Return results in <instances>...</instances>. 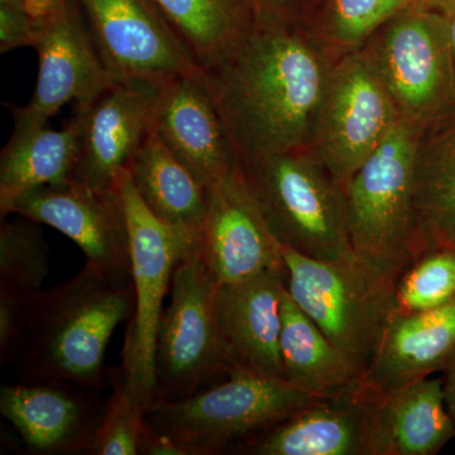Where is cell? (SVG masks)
<instances>
[{"instance_id":"cell-1","label":"cell","mask_w":455,"mask_h":455,"mask_svg":"<svg viewBox=\"0 0 455 455\" xmlns=\"http://www.w3.org/2000/svg\"><path fill=\"white\" fill-rule=\"evenodd\" d=\"M335 61L301 20L259 16L204 71L239 163L310 148Z\"/></svg>"},{"instance_id":"cell-2","label":"cell","mask_w":455,"mask_h":455,"mask_svg":"<svg viewBox=\"0 0 455 455\" xmlns=\"http://www.w3.org/2000/svg\"><path fill=\"white\" fill-rule=\"evenodd\" d=\"M136 307L132 280H118L85 263L68 283L29 301L16 362L25 382H66L97 390L107 379L110 338Z\"/></svg>"},{"instance_id":"cell-3","label":"cell","mask_w":455,"mask_h":455,"mask_svg":"<svg viewBox=\"0 0 455 455\" xmlns=\"http://www.w3.org/2000/svg\"><path fill=\"white\" fill-rule=\"evenodd\" d=\"M424 133L398 122L341 185L358 265L391 293L403 271L425 251L415 204L416 157Z\"/></svg>"},{"instance_id":"cell-4","label":"cell","mask_w":455,"mask_h":455,"mask_svg":"<svg viewBox=\"0 0 455 455\" xmlns=\"http://www.w3.org/2000/svg\"><path fill=\"white\" fill-rule=\"evenodd\" d=\"M317 397L283 379L230 372L191 396L149 405L146 421L152 435L151 454L226 453Z\"/></svg>"},{"instance_id":"cell-5","label":"cell","mask_w":455,"mask_h":455,"mask_svg":"<svg viewBox=\"0 0 455 455\" xmlns=\"http://www.w3.org/2000/svg\"><path fill=\"white\" fill-rule=\"evenodd\" d=\"M239 164L281 244L311 259L358 263L350 243L343 188L310 148Z\"/></svg>"},{"instance_id":"cell-6","label":"cell","mask_w":455,"mask_h":455,"mask_svg":"<svg viewBox=\"0 0 455 455\" xmlns=\"http://www.w3.org/2000/svg\"><path fill=\"white\" fill-rule=\"evenodd\" d=\"M363 47L401 121L427 132L455 116V59L444 14L405 9Z\"/></svg>"},{"instance_id":"cell-7","label":"cell","mask_w":455,"mask_h":455,"mask_svg":"<svg viewBox=\"0 0 455 455\" xmlns=\"http://www.w3.org/2000/svg\"><path fill=\"white\" fill-rule=\"evenodd\" d=\"M217 284L204 260L199 236L176 265L170 302L158 324L154 401L191 396L229 374L215 322Z\"/></svg>"},{"instance_id":"cell-8","label":"cell","mask_w":455,"mask_h":455,"mask_svg":"<svg viewBox=\"0 0 455 455\" xmlns=\"http://www.w3.org/2000/svg\"><path fill=\"white\" fill-rule=\"evenodd\" d=\"M281 253L292 301L366 374L394 311L392 293L358 263L311 259L283 244Z\"/></svg>"},{"instance_id":"cell-9","label":"cell","mask_w":455,"mask_h":455,"mask_svg":"<svg viewBox=\"0 0 455 455\" xmlns=\"http://www.w3.org/2000/svg\"><path fill=\"white\" fill-rule=\"evenodd\" d=\"M400 121L390 92L362 47L335 61L310 149L343 185Z\"/></svg>"},{"instance_id":"cell-10","label":"cell","mask_w":455,"mask_h":455,"mask_svg":"<svg viewBox=\"0 0 455 455\" xmlns=\"http://www.w3.org/2000/svg\"><path fill=\"white\" fill-rule=\"evenodd\" d=\"M116 185L130 229L131 275L136 293L122 366L154 401L156 335L164 301L170 293L176 265L200 233L179 229L157 220L140 199L127 170L122 171Z\"/></svg>"},{"instance_id":"cell-11","label":"cell","mask_w":455,"mask_h":455,"mask_svg":"<svg viewBox=\"0 0 455 455\" xmlns=\"http://www.w3.org/2000/svg\"><path fill=\"white\" fill-rule=\"evenodd\" d=\"M92 41L116 82L164 85L203 71L151 0H79Z\"/></svg>"},{"instance_id":"cell-12","label":"cell","mask_w":455,"mask_h":455,"mask_svg":"<svg viewBox=\"0 0 455 455\" xmlns=\"http://www.w3.org/2000/svg\"><path fill=\"white\" fill-rule=\"evenodd\" d=\"M11 214L59 230L101 274L132 280L130 229L118 185L92 188L71 179L35 188L14 204Z\"/></svg>"},{"instance_id":"cell-13","label":"cell","mask_w":455,"mask_h":455,"mask_svg":"<svg viewBox=\"0 0 455 455\" xmlns=\"http://www.w3.org/2000/svg\"><path fill=\"white\" fill-rule=\"evenodd\" d=\"M33 32L37 83L29 103L12 110L14 131L47 125L65 104L89 100L116 82L99 56L79 0H68L52 20Z\"/></svg>"},{"instance_id":"cell-14","label":"cell","mask_w":455,"mask_h":455,"mask_svg":"<svg viewBox=\"0 0 455 455\" xmlns=\"http://www.w3.org/2000/svg\"><path fill=\"white\" fill-rule=\"evenodd\" d=\"M160 88L143 80H121L75 106L80 154L71 179L92 188L116 187L151 133Z\"/></svg>"},{"instance_id":"cell-15","label":"cell","mask_w":455,"mask_h":455,"mask_svg":"<svg viewBox=\"0 0 455 455\" xmlns=\"http://www.w3.org/2000/svg\"><path fill=\"white\" fill-rule=\"evenodd\" d=\"M200 248L218 284L286 271L281 243L254 199L241 164L209 188Z\"/></svg>"},{"instance_id":"cell-16","label":"cell","mask_w":455,"mask_h":455,"mask_svg":"<svg viewBox=\"0 0 455 455\" xmlns=\"http://www.w3.org/2000/svg\"><path fill=\"white\" fill-rule=\"evenodd\" d=\"M66 382L2 386L0 412L32 454H90L108 400Z\"/></svg>"},{"instance_id":"cell-17","label":"cell","mask_w":455,"mask_h":455,"mask_svg":"<svg viewBox=\"0 0 455 455\" xmlns=\"http://www.w3.org/2000/svg\"><path fill=\"white\" fill-rule=\"evenodd\" d=\"M152 128L209 188L239 167L204 71L161 85Z\"/></svg>"},{"instance_id":"cell-18","label":"cell","mask_w":455,"mask_h":455,"mask_svg":"<svg viewBox=\"0 0 455 455\" xmlns=\"http://www.w3.org/2000/svg\"><path fill=\"white\" fill-rule=\"evenodd\" d=\"M284 290L286 271L217 284L215 322L229 373L239 371L283 379L280 338Z\"/></svg>"},{"instance_id":"cell-19","label":"cell","mask_w":455,"mask_h":455,"mask_svg":"<svg viewBox=\"0 0 455 455\" xmlns=\"http://www.w3.org/2000/svg\"><path fill=\"white\" fill-rule=\"evenodd\" d=\"M376 392L362 381L320 396L243 444L252 455H370L371 411Z\"/></svg>"},{"instance_id":"cell-20","label":"cell","mask_w":455,"mask_h":455,"mask_svg":"<svg viewBox=\"0 0 455 455\" xmlns=\"http://www.w3.org/2000/svg\"><path fill=\"white\" fill-rule=\"evenodd\" d=\"M455 353V299L435 309L392 314L363 382L390 394L442 372Z\"/></svg>"},{"instance_id":"cell-21","label":"cell","mask_w":455,"mask_h":455,"mask_svg":"<svg viewBox=\"0 0 455 455\" xmlns=\"http://www.w3.org/2000/svg\"><path fill=\"white\" fill-rule=\"evenodd\" d=\"M455 438L442 379L427 377L377 394L370 419V455H435Z\"/></svg>"},{"instance_id":"cell-22","label":"cell","mask_w":455,"mask_h":455,"mask_svg":"<svg viewBox=\"0 0 455 455\" xmlns=\"http://www.w3.org/2000/svg\"><path fill=\"white\" fill-rule=\"evenodd\" d=\"M79 154L80 123L75 116L62 130L42 125L28 131H13L0 155L2 220L29 191L70 181Z\"/></svg>"},{"instance_id":"cell-23","label":"cell","mask_w":455,"mask_h":455,"mask_svg":"<svg viewBox=\"0 0 455 455\" xmlns=\"http://www.w3.org/2000/svg\"><path fill=\"white\" fill-rule=\"evenodd\" d=\"M127 171L140 199L157 220L188 232H202L209 188L164 145L154 128Z\"/></svg>"},{"instance_id":"cell-24","label":"cell","mask_w":455,"mask_h":455,"mask_svg":"<svg viewBox=\"0 0 455 455\" xmlns=\"http://www.w3.org/2000/svg\"><path fill=\"white\" fill-rule=\"evenodd\" d=\"M280 353L284 381L316 396L349 390L364 379L358 364L299 309L287 289L283 293Z\"/></svg>"},{"instance_id":"cell-25","label":"cell","mask_w":455,"mask_h":455,"mask_svg":"<svg viewBox=\"0 0 455 455\" xmlns=\"http://www.w3.org/2000/svg\"><path fill=\"white\" fill-rule=\"evenodd\" d=\"M203 71L214 68L257 20L252 0H151Z\"/></svg>"},{"instance_id":"cell-26","label":"cell","mask_w":455,"mask_h":455,"mask_svg":"<svg viewBox=\"0 0 455 455\" xmlns=\"http://www.w3.org/2000/svg\"><path fill=\"white\" fill-rule=\"evenodd\" d=\"M415 204L425 250L455 247V116L421 137Z\"/></svg>"},{"instance_id":"cell-27","label":"cell","mask_w":455,"mask_h":455,"mask_svg":"<svg viewBox=\"0 0 455 455\" xmlns=\"http://www.w3.org/2000/svg\"><path fill=\"white\" fill-rule=\"evenodd\" d=\"M415 0H325L319 17L304 25L335 60L362 49L392 17Z\"/></svg>"},{"instance_id":"cell-28","label":"cell","mask_w":455,"mask_h":455,"mask_svg":"<svg viewBox=\"0 0 455 455\" xmlns=\"http://www.w3.org/2000/svg\"><path fill=\"white\" fill-rule=\"evenodd\" d=\"M109 379L112 395L108 398L106 415L90 454H151L152 435L146 412L152 401L124 367L114 371Z\"/></svg>"},{"instance_id":"cell-29","label":"cell","mask_w":455,"mask_h":455,"mask_svg":"<svg viewBox=\"0 0 455 455\" xmlns=\"http://www.w3.org/2000/svg\"><path fill=\"white\" fill-rule=\"evenodd\" d=\"M49 271V247L38 223L23 217L2 220L0 287L35 296L42 291Z\"/></svg>"},{"instance_id":"cell-30","label":"cell","mask_w":455,"mask_h":455,"mask_svg":"<svg viewBox=\"0 0 455 455\" xmlns=\"http://www.w3.org/2000/svg\"><path fill=\"white\" fill-rule=\"evenodd\" d=\"M455 299V247L427 248L395 284L392 314L435 309Z\"/></svg>"},{"instance_id":"cell-31","label":"cell","mask_w":455,"mask_h":455,"mask_svg":"<svg viewBox=\"0 0 455 455\" xmlns=\"http://www.w3.org/2000/svg\"><path fill=\"white\" fill-rule=\"evenodd\" d=\"M33 296L20 295L0 287V363L16 362L23 335L27 313Z\"/></svg>"},{"instance_id":"cell-32","label":"cell","mask_w":455,"mask_h":455,"mask_svg":"<svg viewBox=\"0 0 455 455\" xmlns=\"http://www.w3.org/2000/svg\"><path fill=\"white\" fill-rule=\"evenodd\" d=\"M35 32L22 4L0 0V52L33 47Z\"/></svg>"},{"instance_id":"cell-33","label":"cell","mask_w":455,"mask_h":455,"mask_svg":"<svg viewBox=\"0 0 455 455\" xmlns=\"http://www.w3.org/2000/svg\"><path fill=\"white\" fill-rule=\"evenodd\" d=\"M66 2L68 0H23V8L35 28L52 20L64 8Z\"/></svg>"},{"instance_id":"cell-34","label":"cell","mask_w":455,"mask_h":455,"mask_svg":"<svg viewBox=\"0 0 455 455\" xmlns=\"http://www.w3.org/2000/svg\"><path fill=\"white\" fill-rule=\"evenodd\" d=\"M295 2L296 0H252L257 17L275 18H295L291 12Z\"/></svg>"},{"instance_id":"cell-35","label":"cell","mask_w":455,"mask_h":455,"mask_svg":"<svg viewBox=\"0 0 455 455\" xmlns=\"http://www.w3.org/2000/svg\"><path fill=\"white\" fill-rule=\"evenodd\" d=\"M443 395L455 430V353L443 368Z\"/></svg>"},{"instance_id":"cell-36","label":"cell","mask_w":455,"mask_h":455,"mask_svg":"<svg viewBox=\"0 0 455 455\" xmlns=\"http://www.w3.org/2000/svg\"><path fill=\"white\" fill-rule=\"evenodd\" d=\"M415 7L447 14L455 12V0H415Z\"/></svg>"},{"instance_id":"cell-37","label":"cell","mask_w":455,"mask_h":455,"mask_svg":"<svg viewBox=\"0 0 455 455\" xmlns=\"http://www.w3.org/2000/svg\"><path fill=\"white\" fill-rule=\"evenodd\" d=\"M447 17L449 35H451V49H453L454 59H455V12L451 13L444 14Z\"/></svg>"},{"instance_id":"cell-38","label":"cell","mask_w":455,"mask_h":455,"mask_svg":"<svg viewBox=\"0 0 455 455\" xmlns=\"http://www.w3.org/2000/svg\"><path fill=\"white\" fill-rule=\"evenodd\" d=\"M7 2L16 3V4L23 5V0H7Z\"/></svg>"}]
</instances>
